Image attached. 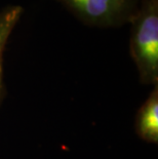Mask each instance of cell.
Listing matches in <instances>:
<instances>
[{
	"label": "cell",
	"instance_id": "cell-3",
	"mask_svg": "<svg viewBox=\"0 0 158 159\" xmlns=\"http://www.w3.org/2000/svg\"><path fill=\"white\" fill-rule=\"evenodd\" d=\"M136 134L146 143H158V85L140 107L136 117Z\"/></svg>",
	"mask_w": 158,
	"mask_h": 159
},
{
	"label": "cell",
	"instance_id": "cell-1",
	"mask_svg": "<svg viewBox=\"0 0 158 159\" xmlns=\"http://www.w3.org/2000/svg\"><path fill=\"white\" fill-rule=\"evenodd\" d=\"M129 23V53L140 81L158 85V0H141Z\"/></svg>",
	"mask_w": 158,
	"mask_h": 159
},
{
	"label": "cell",
	"instance_id": "cell-4",
	"mask_svg": "<svg viewBox=\"0 0 158 159\" xmlns=\"http://www.w3.org/2000/svg\"><path fill=\"white\" fill-rule=\"evenodd\" d=\"M24 8L20 5H7L0 9V104L6 94L3 72V59L8 39L19 21L22 18Z\"/></svg>",
	"mask_w": 158,
	"mask_h": 159
},
{
	"label": "cell",
	"instance_id": "cell-2",
	"mask_svg": "<svg viewBox=\"0 0 158 159\" xmlns=\"http://www.w3.org/2000/svg\"><path fill=\"white\" fill-rule=\"evenodd\" d=\"M80 22L97 28H118L132 21L141 0H56Z\"/></svg>",
	"mask_w": 158,
	"mask_h": 159
}]
</instances>
